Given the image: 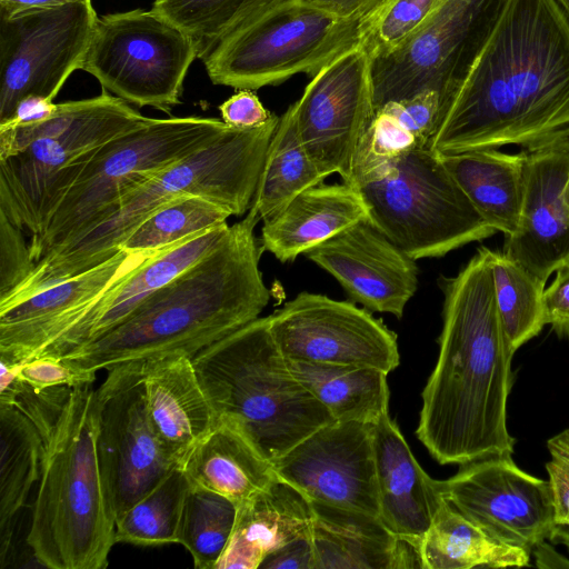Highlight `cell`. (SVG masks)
<instances>
[{
    "label": "cell",
    "mask_w": 569,
    "mask_h": 569,
    "mask_svg": "<svg viewBox=\"0 0 569 569\" xmlns=\"http://www.w3.org/2000/svg\"><path fill=\"white\" fill-rule=\"evenodd\" d=\"M555 272L552 283L543 291L545 321L559 337L569 338V261Z\"/></svg>",
    "instance_id": "cell-47"
},
{
    "label": "cell",
    "mask_w": 569,
    "mask_h": 569,
    "mask_svg": "<svg viewBox=\"0 0 569 569\" xmlns=\"http://www.w3.org/2000/svg\"><path fill=\"white\" fill-rule=\"evenodd\" d=\"M360 42L359 24L328 11L267 1L202 60L213 84L257 90L291 77H311Z\"/></svg>",
    "instance_id": "cell-10"
},
{
    "label": "cell",
    "mask_w": 569,
    "mask_h": 569,
    "mask_svg": "<svg viewBox=\"0 0 569 569\" xmlns=\"http://www.w3.org/2000/svg\"><path fill=\"white\" fill-rule=\"evenodd\" d=\"M0 567L13 555L17 517L39 481L43 439L18 409L0 406Z\"/></svg>",
    "instance_id": "cell-31"
},
{
    "label": "cell",
    "mask_w": 569,
    "mask_h": 569,
    "mask_svg": "<svg viewBox=\"0 0 569 569\" xmlns=\"http://www.w3.org/2000/svg\"><path fill=\"white\" fill-rule=\"evenodd\" d=\"M20 363L0 358V406L18 409L36 426L44 442L58 422L73 387L36 388L19 376Z\"/></svg>",
    "instance_id": "cell-39"
},
{
    "label": "cell",
    "mask_w": 569,
    "mask_h": 569,
    "mask_svg": "<svg viewBox=\"0 0 569 569\" xmlns=\"http://www.w3.org/2000/svg\"><path fill=\"white\" fill-rule=\"evenodd\" d=\"M259 569H316L311 531L269 553Z\"/></svg>",
    "instance_id": "cell-48"
},
{
    "label": "cell",
    "mask_w": 569,
    "mask_h": 569,
    "mask_svg": "<svg viewBox=\"0 0 569 569\" xmlns=\"http://www.w3.org/2000/svg\"><path fill=\"white\" fill-rule=\"evenodd\" d=\"M310 502L316 569H423L419 543L397 537L379 517Z\"/></svg>",
    "instance_id": "cell-23"
},
{
    "label": "cell",
    "mask_w": 569,
    "mask_h": 569,
    "mask_svg": "<svg viewBox=\"0 0 569 569\" xmlns=\"http://www.w3.org/2000/svg\"><path fill=\"white\" fill-rule=\"evenodd\" d=\"M490 250L442 281L439 355L427 380L416 430L440 465L512 455L507 405L515 355L498 311Z\"/></svg>",
    "instance_id": "cell-2"
},
{
    "label": "cell",
    "mask_w": 569,
    "mask_h": 569,
    "mask_svg": "<svg viewBox=\"0 0 569 569\" xmlns=\"http://www.w3.org/2000/svg\"><path fill=\"white\" fill-rule=\"evenodd\" d=\"M346 183L362 196L369 220L415 260L442 257L497 232L429 147L392 156L357 150Z\"/></svg>",
    "instance_id": "cell-8"
},
{
    "label": "cell",
    "mask_w": 569,
    "mask_h": 569,
    "mask_svg": "<svg viewBox=\"0 0 569 569\" xmlns=\"http://www.w3.org/2000/svg\"><path fill=\"white\" fill-rule=\"evenodd\" d=\"M280 117L248 129L230 127L210 144L162 169L129 192L117 210L80 239L36 262L29 277L6 299L12 305L116 254L121 241L162 203L194 194L224 208L231 216L249 211L266 152Z\"/></svg>",
    "instance_id": "cell-4"
},
{
    "label": "cell",
    "mask_w": 569,
    "mask_h": 569,
    "mask_svg": "<svg viewBox=\"0 0 569 569\" xmlns=\"http://www.w3.org/2000/svg\"><path fill=\"white\" fill-rule=\"evenodd\" d=\"M372 57L360 41L327 62L293 102L300 140L325 177L348 182L375 113Z\"/></svg>",
    "instance_id": "cell-14"
},
{
    "label": "cell",
    "mask_w": 569,
    "mask_h": 569,
    "mask_svg": "<svg viewBox=\"0 0 569 569\" xmlns=\"http://www.w3.org/2000/svg\"><path fill=\"white\" fill-rule=\"evenodd\" d=\"M295 376L337 421L373 423L389 412L388 373L371 367L288 360Z\"/></svg>",
    "instance_id": "cell-32"
},
{
    "label": "cell",
    "mask_w": 569,
    "mask_h": 569,
    "mask_svg": "<svg viewBox=\"0 0 569 569\" xmlns=\"http://www.w3.org/2000/svg\"><path fill=\"white\" fill-rule=\"evenodd\" d=\"M250 207L201 259L148 296L118 327L61 357L97 373L121 365L198 352L259 318L270 291Z\"/></svg>",
    "instance_id": "cell-3"
},
{
    "label": "cell",
    "mask_w": 569,
    "mask_h": 569,
    "mask_svg": "<svg viewBox=\"0 0 569 569\" xmlns=\"http://www.w3.org/2000/svg\"><path fill=\"white\" fill-rule=\"evenodd\" d=\"M376 109L391 116L416 138L419 146L430 148L441 123L445 106L442 92L428 89Z\"/></svg>",
    "instance_id": "cell-41"
},
{
    "label": "cell",
    "mask_w": 569,
    "mask_h": 569,
    "mask_svg": "<svg viewBox=\"0 0 569 569\" xmlns=\"http://www.w3.org/2000/svg\"><path fill=\"white\" fill-rule=\"evenodd\" d=\"M549 460L546 463L555 502V527L550 540H559L569 548V428L547 442Z\"/></svg>",
    "instance_id": "cell-42"
},
{
    "label": "cell",
    "mask_w": 569,
    "mask_h": 569,
    "mask_svg": "<svg viewBox=\"0 0 569 569\" xmlns=\"http://www.w3.org/2000/svg\"><path fill=\"white\" fill-rule=\"evenodd\" d=\"M325 179L300 140L292 103L280 117L269 143L251 207L266 220Z\"/></svg>",
    "instance_id": "cell-33"
},
{
    "label": "cell",
    "mask_w": 569,
    "mask_h": 569,
    "mask_svg": "<svg viewBox=\"0 0 569 569\" xmlns=\"http://www.w3.org/2000/svg\"><path fill=\"white\" fill-rule=\"evenodd\" d=\"M525 184L519 224L502 252L543 283L569 261V209L563 189L569 178V137L523 149Z\"/></svg>",
    "instance_id": "cell-20"
},
{
    "label": "cell",
    "mask_w": 569,
    "mask_h": 569,
    "mask_svg": "<svg viewBox=\"0 0 569 569\" xmlns=\"http://www.w3.org/2000/svg\"><path fill=\"white\" fill-rule=\"evenodd\" d=\"M268 0H154L152 10L182 30L203 60L232 29Z\"/></svg>",
    "instance_id": "cell-38"
},
{
    "label": "cell",
    "mask_w": 569,
    "mask_h": 569,
    "mask_svg": "<svg viewBox=\"0 0 569 569\" xmlns=\"http://www.w3.org/2000/svg\"><path fill=\"white\" fill-rule=\"evenodd\" d=\"M19 376L36 388L76 387L94 381L96 373L80 369L64 358L38 356L20 363Z\"/></svg>",
    "instance_id": "cell-44"
},
{
    "label": "cell",
    "mask_w": 569,
    "mask_h": 569,
    "mask_svg": "<svg viewBox=\"0 0 569 569\" xmlns=\"http://www.w3.org/2000/svg\"><path fill=\"white\" fill-rule=\"evenodd\" d=\"M143 388L152 427L181 466L216 422L192 359L171 356L143 362Z\"/></svg>",
    "instance_id": "cell-25"
},
{
    "label": "cell",
    "mask_w": 569,
    "mask_h": 569,
    "mask_svg": "<svg viewBox=\"0 0 569 569\" xmlns=\"http://www.w3.org/2000/svg\"><path fill=\"white\" fill-rule=\"evenodd\" d=\"M281 3L303 4L328 11L343 20L359 24L361 33L393 0H268Z\"/></svg>",
    "instance_id": "cell-45"
},
{
    "label": "cell",
    "mask_w": 569,
    "mask_h": 569,
    "mask_svg": "<svg viewBox=\"0 0 569 569\" xmlns=\"http://www.w3.org/2000/svg\"><path fill=\"white\" fill-rule=\"evenodd\" d=\"M197 58L182 30L152 9H133L98 17L81 70L128 103L170 113Z\"/></svg>",
    "instance_id": "cell-11"
},
{
    "label": "cell",
    "mask_w": 569,
    "mask_h": 569,
    "mask_svg": "<svg viewBox=\"0 0 569 569\" xmlns=\"http://www.w3.org/2000/svg\"><path fill=\"white\" fill-rule=\"evenodd\" d=\"M569 19V0H556Z\"/></svg>",
    "instance_id": "cell-51"
},
{
    "label": "cell",
    "mask_w": 569,
    "mask_h": 569,
    "mask_svg": "<svg viewBox=\"0 0 569 569\" xmlns=\"http://www.w3.org/2000/svg\"><path fill=\"white\" fill-rule=\"evenodd\" d=\"M237 506L213 491L192 487L188 490L179 542L191 555L197 569H214L233 530Z\"/></svg>",
    "instance_id": "cell-37"
},
{
    "label": "cell",
    "mask_w": 569,
    "mask_h": 569,
    "mask_svg": "<svg viewBox=\"0 0 569 569\" xmlns=\"http://www.w3.org/2000/svg\"><path fill=\"white\" fill-rule=\"evenodd\" d=\"M229 128L217 118H149L89 152L43 230L31 237L34 262L83 237L111 216L129 192Z\"/></svg>",
    "instance_id": "cell-9"
},
{
    "label": "cell",
    "mask_w": 569,
    "mask_h": 569,
    "mask_svg": "<svg viewBox=\"0 0 569 569\" xmlns=\"http://www.w3.org/2000/svg\"><path fill=\"white\" fill-rule=\"evenodd\" d=\"M272 465L278 478L310 501L379 517L370 423L335 420L315 430Z\"/></svg>",
    "instance_id": "cell-18"
},
{
    "label": "cell",
    "mask_w": 569,
    "mask_h": 569,
    "mask_svg": "<svg viewBox=\"0 0 569 569\" xmlns=\"http://www.w3.org/2000/svg\"><path fill=\"white\" fill-rule=\"evenodd\" d=\"M371 428L379 518L397 537L419 543L442 501L436 479L420 467L389 412Z\"/></svg>",
    "instance_id": "cell-22"
},
{
    "label": "cell",
    "mask_w": 569,
    "mask_h": 569,
    "mask_svg": "<svg viewBox=\"0 0 569 569\" xmlns=\"http://www.w3.org/2000/svg\"><path fill=\"white\" fill-rule=\"evenodd\" d=\"M270 330L291 361L395 370L397 336L366 309L327 296L300 292L270 315Z\"/></svg>",
    "instance_id": "cell-16"
},
{
    "label": "cell",
    "mask_w": 569,
    "mask_h": 569,
    "mask_svg": "<svg viewBox=\"0 0 569 569\" xmlns=\"http://www.w3.org/2000/svg\"><path fill=\"white\" fill-rule=\"evenodd\" d=\"M563 200L569 209V178H568L567 183L563 189Z\"/></svg>",
    "instance_id": "cell-52"
},
{
    "label": "cell",
    "mask_w": 569,
    "mask_h": 569,
    "mask_svg": "<svg viewBox=\"0 0 569 569\" xmlns=\"http://www.w3.org/2000/svg\"><path fill=\"white\" fill-rule=\"evenodd\" d=\"M190 482L180 466L116 519V542L157 547L179 542Z\"/></svg>",
    "instance_id": "cell-34"
},
{
    "label": "cell",
    "mask_w": 569,
    "mask_h": 569,
    "mask_svg": "<svg viewBox=\"0 0 569 569\" xmlns=\"http://www.w3.org/2000/svg\"><path fill=\"white\" fill-rule=\"evenodd\" d=\"M152 253L133 254L119 249L87 271L0 308V358L23 362L49 328L90 302Z\"/></svg>",
    "instance_id": "cell-24"
},
{
    "label": "cell",
    "mask_w": 569,
    "mask_h": 569,
    "mask_svg": "<svg viewBox=\"0 0 569 569\" xmlns=\"http://www.w3.org/2000/svg\"><path fill=\"white\" fill-rule=\"evenodd\" d=\"M148 120L102 90L57 103L43 121L0 126V211L31 237L39 234L73 183L72 164Z\"/></svg>",
    "instance_id": "cell-7"
},
{
    "label": "cell",
    "mask_w": 569,
    "mask_h": 569,
    "mask_svg": "<svg viewBox=\"0 0 569 569\" xmlns=\"http://www.w3.org/2000/svg\"><path fill=\"white\" fill-rule=\"evenodd\" d=\"M366 309L401 318L418 287L416 260L369 219L305 253Z\"/></svg>",
    "instance_id": "cell-21"
},
{
    "label": "cell",
    "mask_w": 569,
    "mask_h": 569,
    "mask_svg": "<svg viewBox=\"0 0 569 569\" xmlns=\"http://www.w3.org/2000/svg\"><path fill=\"white\" fill-rule=\"evenodd\" d=\"M423 569L529 566L531 553L488 535L443 498L419 542Z\"/></svg>",
    "instance_id": "cell-30"
},
{
    "label": "cell",
    "mask_w": 569,
    "mask_h": 569,
    "mask_svg": "<svg viewBox=\"0 0 569 569\" xmlns=\"http://www.w3.org/2000/svg\"><path fill=\"white\" fill-rule=\"evenodd\" d=\"M505 2L448 0L401 47L373 59L375 109L428 89L442 92L458 66L487 37Z\"/></svg>",
    "instance_id": "cell-17"
},
{
    "label": "cell",
    "mask_w": 569,
    "mask_h": 569,
    "mask_svg": "<svg viewBox=\"0 0 569 569\" xmlns=\"http://www.w3.org/2000/svg\"><path fill=\"white\" fill-rule=\"evenodd\" d=\"M22 231L0 211V301L19 287L36 266Z\"/></svg>",
    "instance_id": "cell-43"
},
{
    "label": "cell",
    "mask_w": 569,
    "mask_h": 569,
    "mask_svg": "<svg viewBox=\"0 0 569 569\" xmlns=\"http://www.w3.org/2000/svg\"><path fill=\"white\" fill-rule=\"evenodd\" d=\"M311 525L310 500L278 478L237 506L230 540L214 569H259L269 553L309 533Z\"/></svg>",
    "instance_id": "cell-27"
},
{
    "label": "cell",
    "mask_w": 569,
    "mask_h": 569,
    "mask_svg": "<svg viewBox=\"0 0 569 569\" xmlns=\"http://www.w3.org/2000/svg\"><path fill=\"white\" fill-rule=\"evenodd\" d=\"M448 0H393L361 33L372 59L387 56L418 32Z\"/></svg>",
    "instance_id": "cell-40"
},
{
    "label": "cell",
    "mask_w": 569,
    "mask_h": 569,
    "mask_svg": "<svg viewBox=\"0 0 569 569\" xmlns=\"http://www.w3.org/2000/svg\"><path fill=\"white\" fill-rule=\"evenodd\" d=\"M96 396L98 456L117 519L179 465L162 446L149 418L143 362L108 370Z\"/></svg>",
    "instance_id": "cell-13"
},
{
    "label": "cell",
    "mask_w": 569,
    "mask_h": 569,
    "mask_svg": "<svg viewBox=\"0 0 569 569\" xmlns=\"http://www.w3.org/2000/svg\"><path fill=\"white\" fill-rule=\"evenodd\" d=\"M97 19L91 0L0 18V124L29 96L54 100L81 69Z\"/></svg>",
    "instance_id": "cell-12"
},
{
    "label": "cell",
    "mask_w": 569,
    "mask_h": 569,
    "mask_svg": "<svg viewBox=\"0 0 569 569\" xmlns=\"http://www.w3.org/2000/svg\"><path fill=\"white\" fill-rule=\"evenodd\" d=\"M77 1L86 0H0V18L10 17L27 9L58 7Z\"/></svg>",
    "instance_id": "cell-50"
},
{
    "label": "cell",
    "mask_w": 569,
    "mask_h": 569,
    "mask_svg": "<svg viewBox=\"0 0 569 569\" xmlns=\"http://www.w3.org/2000/svg\"><path fill=\"white\" fill-rule=\"evenodd\" d=\"M94 381L72 388L43 442L27 543L50 569H103L116 543V517L101 472Z\"/></svg>",
    "instance_id": "cell-5"
},
{
    "label": "cell",
    "mask_w": 569,
    "mask_h": 569,
    "mask_svg": "<svg viewBox=\"0 0 569 569\" xmlns=\"http://www.w3.org/2000/svg\"><path fill=\"white\" fill-rule=\"evenodd\" d=\"M221 120L239 129L256 128L268 122L274 113L261 103L253 90L240 89L219 106Z\"/></svg>",
    "instance_id": "cell-46"
},
{
    "label": "cell",
    "mask_w": 569,
    "mask_h": 569,
    "mask_svg": "<svg viewBox=\"0 0 569 569\" xmlns=\"http://www.w3.org/2000/svg\"><path fill=\"white\" fill-rule=\"evenodd\" d=\"M365 219L368 208L353 186L319 183L263 220L260 243L281 262L293 261Z\"/></svg>",
    "instance_id": "cell-26"
},
{
    "label": "cell",
    "mask_w": 569,
    "mask_h": 569,
    "mask_svg": "<svg viewBox=\"0 0 569 569\" xmlns=\"http://www.w3.org/2000/svg\"><path fill=\"white\" fill-rule=\"evenodd\" d=\"M490 267L500 319L516 352L546 326V283L502 251L490 250Z\"/></svg>",
    "instance_id": "cell-36"
},
{
    "label": "cell",
    "mask_w": 569,
    "mask_h": 569,
    "mask_svg": "<svg viewBox=\"0 0 569 569\" xmlns=\"http://www.w3.org/2000/svg\"><path fill=\"white\" fill-rule=\"evenodd\" d=\"M438 154L569 137V19L556 0H506L443 91Z\"/></svg>",
    "instance_id": "cell-1"
},
{
    "label": "cell",
    "mask_w": 569,
    "mask_h": 569,
    "mask_svg": "<svg viewBox=\"0 0 569 569\" xmlns=\"http://www.w3.org/2000/svg\"><path fill=\"white\" fill-rule=\"evenodd\" d=\"M230 216L206 198L182 194L150 212L121 241L119 249L133 254L160 251L226 223Z\"/></svg>",
    "instance_id": "cell-35"
},
{
    "label": "cell",
    "mask_w": 569,
    "mask_h": 569,
    "mask_svg": "<svg viewBox=\"0 0 569 569\" xmlns=\"http://www.w3.org/2000/svg\"><path fill=\"white\" fill-rule=\"evenodd\" d=\"M436 483L450 506L503 543L532 553L550 539L556 516L550 482L523 471L511 455L462 465Z\"/></svg>",
    "instance_id": "cell-15"
},
{
    "label": "cell",
    "mask_w": 569,
    "mask_h": 569,
    "mask_svg": "<svg viewBox=\"0 0 569 569\" xmlns=\"http://www.w3.org/2000/svg\"><path fill=\"white\" fill-rule=\"evenodd\" d=\"M228 228L227 222L222 223L148 256L90 302L49 328L27 360L38 356L61 358L107 335L148 296L207 254Z\"/></svg>",
    "instance_id": "cell-19"
},
{
    "label": "cell",
    "mask_w": 569,
    "mask_h": 569,
    "mask_svg": "<svg viewBox=\"0 0 569 569\" xmlns=\"http://www.w3.org/2000/svg\"><path fill=\"white\" fill-rule=\"evenodd\" d=\"M438 156L479 213L506 237L513 234L522 204L525 152L487 148Z\"/></svg>",
    "instance_id": "cell-29"
},
{
    "label": "cell",
    "mask_w": 569,
    "mask_h": 569,
    "mask_svg": "<svg viewBox=\"0 0 569 569\" xmlns=\"http://www.w3.org/2000/svg\"><path fill=\"white\" fill-rule=\"evenodd\" d=\"M216 419L236 427L269 461L335 421L292 372L259 317L192 358Z\"/></svg>",
    "instance_id": "cell-6"
},
{
    "label": "cell",
    "mask_w": 569,
    "mask_h": 569,
    "mask_svg": "<svg viewBox=\"0 0 569 569\" xmlns=\"http://www.w3.org/2000/svg\"><path fill=\"white\" fill-rule=\"evenodd\" d=\"M180 467L192 487L219 493L236 506L278 479L272 462L236 427L222 419H216L211 430Z\"/></svg>",
    "instance_id": "cell-28"
},
{
    "label": "cell",
    "mask_w": 569,
    "mask_h": 569,
    "mask_svg": "<svg viewBox=\"0 0 569 569\" xmlns=\"http://www.w3.org/2000/svg\"><path fill=\"white\" fill-rule=\"evenodd\" d=\"M57 107L53 100L39 96H29L16 107L10 120L0 126L33 124L52 116Z\"/></svg>",
    "instance_id": "cell-49"
}]
</instances>
